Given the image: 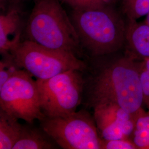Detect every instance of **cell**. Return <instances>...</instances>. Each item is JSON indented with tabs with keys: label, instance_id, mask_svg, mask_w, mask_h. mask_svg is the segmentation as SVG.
<instances>
[{
	"label": "cell",
	"instance_id": "cell-1",
	"mask_svg": "<svg viewBox=\"0 0 149 149\" xmlns=\"http://www.w3.org/2000/svg\"><path fill=\"white\" fill-rule=\"evenodd\" d=\"M89 90L92 104L112 102L135 114L144 103L139 61L125 55L102 66L93 75Z\"/></svg>",
	"mask_w": 149,
	"mask_h": 149
},
{
	"label": "cell",
	"instance_id": "cell-2",
	"mask_svg": "<svg viewBox=\"0 0 149 149\" xmlns=\"http://www.w3.org/2000/svg\"><path fill=\"white\" fill-rule=\"evenodd\" d=\"M113 6L72 9L70 19L81 47L93 56L114 53L125 44L126 22Z\"/></svg>",
	"mask_w": 149,
	"mask_h": 149
},
{
	"label": "cell",
	"instance_id": "cell-3",
	"mask_svg": "<svg viewBox=\"0 0 149 149\" xmlns=\"http://www.w3.org/2000/svg\"><path fill=\"white\" fill-rule=\"evenodd\" d=\"M26 30L29 40L45 48L81 56L79 36L60 0H36Z\"/></svg>",
	"mask_w": 149,
	"mask_h": 149
},
{
	"label": "cell",
	"instance_id": "cell-4",
	"mask_svg": "<svg viewBox=\"0 0 149 149\" xmlns=\"http://www.w3.org/2000/svg\"><path fill=\"white\" fill-rule=\"evenodd\" d=\"M16 64L37 80H47L70 70L84 71L87 64L72 54L45 48L27 40L12 53Z\"/></svg>",
	"mask_w": 149,
	"mask_h": 149
},
{
	"label": "cell",
	"instance_id": "cell-5",
	"mask_svg": "<svg viewBox=\"0 0 149 149\" xmlns=\"http://www.w3.org/2000/svg\"><path fill=\"white\" fill-rule=\"evenodd\" d=\"M82 72L72 70L47 80H36L45 117H64L76 112L85 85Z\"/></svg>",
	"mask_w": 149,
	"mask_h": 149
},
{
	"label": "cell",
	"instance_id": "cell-6",
	"mask_svg": "<svg viewBox=\"0 0 149 149\" xmlns=\"http://www.w3.org/2000/svg\"><path fill=\"white\" fill-rule=\"evenodd\" d=\"M40 127L64 149H101V140L94 118L85 111L59 117H45Z\"/></svg>",
	"mask_w": 149,
	"mask_h": 149
},
{
	"label": "cell",
	"instance_id": "cell-7",
	"mask_svg": "<svg viewBox=\"0 0 149 149\" xmlns=\"http://www.w3.org/2000/svg\"><path fill=\"white\" fill-rule=\"evenodd\" d=\"M0 108L28 124L45 118L41 109L36 80L25 70L17 71L0 87Z\"/></svg>",
	"mask_w": 149,
	"mask_h": 149
},
{
	"label": "cell",
	"instance_id": "cell-8",
	"mask_svg": "<svg viewBox=\"0 0 149 149\" xmlns=\"http://www.w3.org/2000/svg\"><path fill=\"white\" fill-rule=\"evenodd\" d=\"M92 107L93 118L101 138L114 140L130 139L132 136L134 114L112 102H98Z\"/></svg>",
	"mask_w": 149,
	"mask_h": 149
},
{
	"label": "cell",
	"instance_id": "cell-9",
	"mask_svg": "<svg viewBox=\"0 0 149 149\" xmlns=\"http://www.w3.org/2000/svg\"><path fill=\"white\" fill-rule=\"evenodd\" d=\"M23 22L19 8L11 6L0 15V53L1 55L12 53L21 42Z\"/></svg>",
	"mask_w": 149,
	"mask_h": 149
},
{
	"label": "cell",
	"instance_id": "cell-10",
	"mask_svg": "<svg viewBox=\"0 0 149 149\" xmlns=\"http://www.w3.org/2000/svg\"><path fill=\"white\" fill-rule=\"evenodd\" d=\"M126 54L135 60L149 58V25L127 19L125 44Z\"/></svg>",
	"mask_w": 149,
	"mask_h": 149
},
{
	"label": "cell",
	"instance_id": "cell-11",
	"mask_svg": "<svg viewBox=\"0 0 149 149\" xmlns=\"http://www.w3.org/2000/svg\"><path fill=\"white\" fill-rule=\"evenodd\" d=\"M51 138L42 129L22 126L21 134L13 149H52L57 148Z\"/></svg>",
	"mask_w": 149,
	"mask_h": 149
},
{
	"label": "cell",
	"instance_id": "cell-12",
	"mask_svg": "<svg viewBox=\"0 0 149 149\" xmlns=\"http://www.w3.org/2000/svg\"><path fill=\"white\" fill-rule=\"evenodd\" d=\"M18 119L0 110V149H13L21 134Z\"/></svg>",
	"mask_w": 149,
	"mask_h": 149
},
{
	"label": "cell",
	"instance_id": "cell-13",
	"mask_svg": "<svg viewBox=\"0 0 149 149\" xmlns=\"http://www.w3.org/2000/svg\"><path fill=\"white\" fill-rule=\"evenodd\" d=\"M132 141L138 149H149V113L143 108L134 114Z\"/></svg>",
	"mask_w": 149,
	"mask_h": 149
},
{
	"label": "cell",
	"instance_id": "cell-14",
	"mask_svg": "<svg viewBox=\"0 0 149 149\" xmlns=\"http://www.w3.org/2000/svg\"><path fill=\"white\" fill-rule=\"evenodd\" d=\"M121 6L127 19L137 20L149 13V0H121Z\"/></svg>",
	"mask_w": 149,
	"mask_h": 149
},
{
	"label": "cell",
	"instance_id": "cell-15",
	"mask_svg": "<svg viewBox=\"0 0 149 149\" xmlns=\"http://www.w3.org/2000/svg\"><path fill=\"white\" fill-rule=\"evenodd\" d=\"M0 61V87L10 79L17 71L21 69L16 64L15 58L11 53L1 55Z\"/></svg>",
	"mask_w": 149,
	"mask_h": 149
},
{
	"label": "cell",
	"instance_id": "cell-16",
	"mask_svg": "<svg viewBox=\"0 0 149 149\" xmlns=\"http://www.w3.org/2000/svg\"><path fill=\"white\" fill-rule=\"evenodd\" d=\"M139 72L141 88L144 97V103L147 107L149 113V66L143 60L139 61Z\"/></svg>",
	"mask_w": 149,
	"mask_h": 149
},
{
	"label": "cell",
	"instance_id": "cell-17",
	"mask_svg": "<svg viewBox=\"0 0 149 149\" xmlns=\"http://www.w3.org/2000/svg\"><path fill=\"white\" fill-rule=\"evenodd\" d=\"M101 149H138V148L130 139L106 140L101 138Z\"/></svg>",
	"mask_w": 149,
	"mask_h": 149
},
{
	"label": "cell",
	"instance_id": "cell-18",
	"mask_svg": "<svg viewBox=\"0 0 149 149\" xmlns=\"http://www.w3.org/2000/svg\"><path fill=\"white\" fill-rule=\"evenodd\" d=\"M74 8L113 5L117 0H60Z\"/></svg>",
	"mask_w": 149,
	"mask_h": 149
},
{
	"label": "cell",
	"instance_id": "cell-19",
	"mask_svg": "<svg viewBox=\"0 0 149 149\" xmlns=\"http://www.w3.org/2000/svg\"><path fill=\"white\" fill-rule=\"evenodd\" d=\"M22 1H24V0H0L1 8H4L7 5H13V6H17L18 3H20Z\"/></svg>",
	"mask_w": 149,
	"mask_h": 149
},
{
	"label": "cell",
	"instance_id": "cell-20",
	"mask_svg": "<svg viewBox=\"0 0 149 149\" xmlns=\"http://www.w3.org/2000/svg\"><path fill=\"white\" fill-rule=\"evenodd\" d=\"M144 22L149 25V13L147 15V16H146V19Z\"/></svg>",
	"mask_w": 149,
	"mask_h": 149
}]
</instances>
